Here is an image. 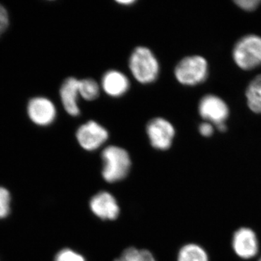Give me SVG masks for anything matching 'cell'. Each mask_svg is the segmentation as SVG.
Listing matches in <instances>:
<instances>
[{
	"instance_id": "cell-1",
	"label": "cell",
	"mask_w": 261,
	"mask_h": 261,
	"mask_svg": "<svg viewBox=\"0 0 261 261\" xmlns=\"http://www.w3.org/2000/svg\"><path fill=\"white\" fill-rule=\"evenodd\" d=\"M128 68L135 80L142 84L153 83L159 75L157 58L151 49L143 46H138L130 53Z\"/></svg>"
},
{
	"instance_id": "cell-2",
	"label": "cell",
	"mask_w": 261,
	"mask_h": 261,
	"mask_svg": "<svg viewBox=\"0 0 261 261\" xmlns=\"http://www.w3.org/2000/svg\"><path fill=\"white\" fill-rule=\"evenodd\" d=\"M102 176L108 183L121 181L129 173L132 161L126 149L110 145L103 149Z\"/></svg>"
},
{
	"instance_id": "cell-3",
	"label": "cell",
	"mask_w": 261,
	"mask_h": 261,
	"mask_svg": "<svg viewBox=\"0 0 261 261\" xmlns=\"http://www.w3.org/2000/svg\"><path fill=\"white\" fill-rule=\"evenodd\" d=\"M174 75L183 85L195 86L202 83L207 77V61L198 56L184 58L175 67Z\"/></svg>"
},
{
	"instance_id": "cell-4",
	"label": "cell",
	"mask_w": 261,
	"mask_h": 261,
	"mask_svg": "<svg viewBox=\"0 0 261 261\" xmlns=\"http://www.w3.org/2000/svg\"><path fill=\"white\" fill-rule=\"evenodd\" d=\"M233 60L244 70L261 66V38L248 35L239 40L233 48Z\"/></svg>"
},
{
	"instance_id": "cell-5",
	"label": "cell",
	"mask_w": 261,
	"mask_h": 261,
	"mask_svg": "<svg viewBox=\"0 0 261 261\" xmlns=\"http://www.w3.org/2000/svg\"><path fill=\"white\" fill-rule=\"evenodd\" d=\"M146 133L153 148L166 151L172 145L176 132L171 122L161 117H156L149 120L146 125Z\"/></svg>"
},
{
	"instance_id": "cell-6",
	"label": "cell",
	"mask_w": 261,
	"mask_h": 261,
	"mask_svg": "<svg viewBox=\"0 0 261 261\" xmlns=\"http://www.w3.org/2000/svg\"><path fill=\"white\" fill-rule=\"evenodd\" d=\"M75 137L82 148L91 152L97 150L108 140L109 133L105 127L91 120L79 127Z\"/></svg>"
},
{
	"instance_id": "cell-7",
	"label": "cell",
	"mask_w": 261,
	"mask_h": 261,
	"mask_svg": "<svg viewBox=\"0 0 261 261\" xmlns=\"http://www.w3.org/2000/svg\"><path fill=\"white\" fill-rule=\"evenodd\" d=\"M199 113L203 119L216 124L221 132L226 130L224 122L228 118V109L226 103L219 97L207 95L202 98L199 105Z\"/></svg>"
},
{
	"instance_id": "cell-8",
	"label": "cell",
	"mask_w": 261,
	"mask_h": 261,
	"mask_svg": "<svg viewBox=\"0 0 261 261\" xmlns=\"http://www.w3.org/2000/svg\"><path fill=\"white\" fill-rule=\"evenodd\" d=\"M27 113L34 124L39 126H48L56 120L57 110L50 99L47 97H37L29 101Z\"/></svg>"
},
{
	"instance_id": "cell-9",
	"label": "cell",
	"mask_w": 261,
	"mask_h": 261,
	"mask_svg": "<svg viewBox=\"0 0 261 261\" xmlns=\"http://www.w3.org/2000/svg\"><path fill=\"white\" fill-rule=\"evenodd\" d=\"M89 207L97 218L106 221H113L118 217L120 207L114 196L109 192H98L91 199Z\"/></svg>"
},
{
	"instance_id": "cell-10",
	"label": "cell",
	"mask_w": 261,
	"mask_h": 261,
	"mask_svg": "<svg viewBox=\"0 0 261 261\" xmlns=\"http://www.w3.org/2000/svg\"><path fill=\"white\" fill-rule=\"evenodd\" d=\"M235 253L243 259H250L258 252V241L255 233L249 228H240L233 236Z\"/></svg>"
},
{
	"instance_id": "cell-11",
	"label": "cell",
	"mask_w": 261,
	"mask_h": 261,
	"mask_svg": "<svg viewBox=\"0 0 261 261\" xmlns=\"http://www.w3.org/2000/svg\"><path fill=\"white\" fill-rule=\"evenodd\" d=\"M79 80L70 76L65 79L60 89V97L63 107L69 116L77 117L80 115L78 106Z\"/></svg>"
},
{
	"instance_id": "cell-12",
	"label": "cell",
	"mask_w": 261,
	"mask_h": 261,
	"mask_svg": "<svg viewBox=\"0 0 261 261\" xmlns=\"http://www.w3.org/2000/svg\"><path fill=\"white\" fill-rule=\"evenodd\" d=\"M103 91L111 97H121L128 92L130 82L126 75L117 70H109L102 75Z\"/></svg>"
},
{
	"instance_id": "cell-13",
	"label": "cell",
	"mask_w": 261,
	"mask_h": 261,
	"mask_svg": "<svg viewBox=\"0 0 261 261\" xmlns=\"http://www.w3.org/2000/svg\"><path fill=\"white\" fill-rule=\"evenodd\" d=\"M177 261H209L207 252L197 244H187L180 249Z\"/></svg>"
},
{
	"instance_id": "cell-14",
	"label": "cell",
	"mask_w": 261,
	"mask_h": 261,
	"mask_svg": "<svg viewBox=\"0 0 261 261\" xmlns=\"http://www.w3.org/2000/svg\"><path fill=\"white\" fill-rule=\"evenodd\" d=\"M249 108L256 113H261V75H257L249 84L246 91Z\"/></svg>"
},
{
	"instance_id": "cell-15",
	"label": "cell",
	"mask_w": 261,
	"mask_h": 261,
	"mask_svg": "<svg viewBox=\"0 0 261 261\" xmlns=\"http://www.w3.org/2000/svg\"><path fill=\"white\" fill-rule=\"evenodd\" d=\"M79 93L87 101H93L99 95V86L92 79H83L79 81Z\"/></svg>"
},
{
	"instance_id": "cell-16",
	"label": "cell",
	"mask_w": 261,
	"mask_h": 261,
	"mask_svg": "<svg viewBox=\"0 0 261 261\" xmlns=\"http://www.w3.org/2000/svg\"><path fill=\"white\" fill-rule=\"evenodd\" d=\"M115 261H156L152 253L147 250H139L135 247L127 248L121 257Z\"/></svg>"
},
{
	"instance_id": "cell-17",
	"label": "cell",
	"mask_w": 261,
	"mask_h": 261,
	"mask_svg": "<svg viewBox=\"0 0 261 261\" xmlns=\"http://www.w3.org/2000/svg\"><path fill=\"white\" fill-rule=\"evenodd\" d=\"M12 196L6 187L0 186V220L7 219L11 213Z\"/></svg>"
},
{
	"instance_id": "cell-18",
	"label": "cell",
	"mask_w": 261,
	"mask_h": 261,
	"mask_svg": "<svg viewBox=\"0 0 261 261\" xmlns=\"http://www.w3.org/2000/svg\"><path fill=\"white\" fill-rule=\"evenodd\" d=\"M54 261H87L85 257L70 248L62 249L55 256Z\"/></svg>"
},
{
	"instance_id": "cell-19",
	"label": "cell",
	"mask_w": 261,
	"mask_h": 261,
	"mask_svg": "<svg viewBox=\"0 0 261 261\" xmlns=\"http://www.w3.org/2000/svg\"><path fill=\"white\" fill-rule=\"evenodd\" d=\"M9 24L10 18L8 11L3 5L0 4V37L6 32Z\"/></svg>"
},
{
	"instance_id": "cell-20",
	"label": "cell",
	"mask_w": 261,
	"mask_h": 261,
	"mask_svg": "<svg viewBox=\"0 0 261 261\" xmlns=\"http://www.w3.org/2000/svg\"><path fill=\"white\" fill-rule=\"evenodd\" d=\"M236 4L240 8H243V10H247V11H252L256 9L257 6L260 3L259 0H247V1H236Z\"/></svg>"
},
{
	"instance_id": "cell-21",
	"label": "cell",
	"mask_w": 261,
	"mask_h": 261,
	"mask_svg": "<svg viewBox=\"0 0 261 261\" xmlns=\"http://www.w3.org/2000/svg\"><path fill=\"white\" fill-rule=\"evenodd\" d=\"M199 130L201 135L206 137H211L214 133V128L209 123H202L199 127Z\"/></svg>"
},
{
	"instance_id": "cell-22",
	"label": "cell",
	"mask_w": 261,
	"mask_h": 261,
	"mask_svg": "<svg viewBox=\"0 0 261 261\" xmlns=\"http://www.w3.org/2000/svg\"><path fill=\"white\" fill-rule=\"evenodd\" d=\"M136 3L135 0H121V1H117V3L121 5H132L135 4Z\"/></svg>"
},
{
	"instance_id": "cell-23",
	"label": "cell",
	"mask_w": 261,
	"mask_h": 261,
	"mask_svg": "<svg viewBox=\"0 0 261 261\" xmlns=\"http://www.w3.org/2000/svg\"><path fill=\"white\" fill-rule=\"evenodd\" d=\"M259 261H261V257H260V260H259Z\"/></svg>"
}]
</instances>
